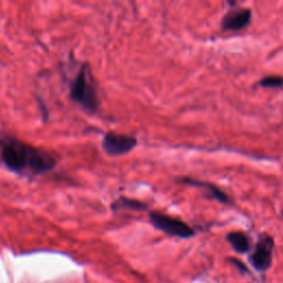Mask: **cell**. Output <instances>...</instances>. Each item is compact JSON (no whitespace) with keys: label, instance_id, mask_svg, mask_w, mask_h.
<instances>
[{"label":"cell","instance_id":"cell-1","mask_svg":"<svg viewBox=\"0 0 283 283\" xmlns=\"http://www.w3.org/2000/svg\"><path fill=\"white\" fill-rule=\"evenodd\" d=\"M2 158L10 171L19 175L35 176L51 171L57 160L52 155L13 137L0 138Z\"/></svg>","mask_w":283,"mask_h":283},{"label":"cell","instance_id":"cell-2","mask_svg":"<svg viewBox=\"0 0 283 283\" xmlns=\"http://www.w3.org/2000/svg\"><path fill=\"white\" fill-rule=\"evenodd\" d=\"M70 96L89 113H94L99 108L100 101L89 64H82L80 71L71 82Z\"/></svg>","mask_w":283,"mask_h":283},{"label":"cell","instance_id":"cell-3","mask_svg":"<svg viewBox=\"0 0 283 283\" xmlns=\"http://www.w3.org/2000/svg\"><path fill=\"white\" fill-rule=\"evenodd\" d=\"M149 220L155 228L170 234V236L183 239H188L195 236V230L188 224L180 219L174 218L172 216L158 212H152L149 214Z\"/></svg>","mask_w":283,"mask_h":283},{"label":"cell","instance_id":"cell-4","mask_svg":"<svg viewBox=\"0 0 283 283\" xmlns=\"http://www.w3.org/2000/svg\"><path fill=\"white\" fill-rule=\"evenodd\" d=\"M274 240L268 233H261L250 254L248 261L258 272H266L273 263Z\"/></svg>","mask_w":283,"mask_h":283},{"label":"cell","instance_id":"cell-5","mask_svg":"<svg viewBox=\"0 0 283 283\" xmlns=\"http://www.w3.org/2000/svg\"><path fill=\"white\" fill-rule=\"evenodd\" d=\"M137 145V140L133 136L116 134L110 132L105 134L102 147L105 150V153L111 156H122L130 153Z\"/></svg>","mask_w":283,"mask_h":283},{"label":"cell","instance_id":"cell-6","mask_svg":"<svg viewBox=\"0 0 283 283\" xmlns=\"http://www.w3.org/2000/svg\"><path fill=\"white\" fill-rule=\"evenodd\" d=\"M251 10L248 8L233 9L228 13L221 22L224 30H240L250 23Z\"/></svg>","mask_w":283,"mask_h":283},{"label":"cell","instance_id":"cell-7","mask_svg":"<svg viewBox=\"0 0 283 283\" xmlns=\"http://www.w3.org/2000/svg\"><path fill=\"white\" fill-rule=\"evenodd\" d=\"M185 184H189V185H194L197 186V187H201V188H206L207 191V197L209 198H214V199L218 200L222 204H229L230 203V198L228 197V195H226L224 191L221 189H219L217 186L209 184V183H205V182H199V180H194L190 178H184L183 180H180Z\"/></svg>","mask_w":283,"mask_h":283},{"label":"cell","instance_id":"cell-8","mask_svg":"<svg viewBox=\"0 0 283 283\" xmlns=\"http://www.w3.org/2000/svg\"><path fill=\"white\" fill-rule=\"evenodd\" d=\"M226 239L237 254L245 255L247 252H249L251 249L249 237L241 231H232L230 233H228Z\"/></svg>","mask_w":283,"mask_h":283},{"label":"cell","instance_id":"cell-9","mask_svg":"<svg viewBox=\"0 0 283 283\" xmlns=\"http://www.w3.org/2000/svg\"><path fill=\"white\" fill-rule=\"evenodd\" d=\"M126 207V208H132V209H137V210H142L145 209L146 206L141 201L137 200H133L130 199V198H125V197H121L113 205V208L115 207Z\"/></svg>","mask_w":283,"mask_h":283},{"label":"cell","instance_id":"cell-10","mask_svg":"<svg viewBox=\"0 0 283 283\" xmlns=\"http://www.w3.org/2000/svg\"><path fill=\"white\" fill-rule=\"evenodd\" d=\"M263 88H280L283 86V77L278 75H270L266 76L259 82Z\"/></svg>","mask_w":283,"mask_h":283},{"label":"cell","instance_id":"cell-11","mask_svg":"<svg viewBox=\"0 0 283 283\" xmlns=\"http://www.w3.org/2000/svg\"><path fill=\"white\" fill-rule=\"evenodd\" d=\"M229 262L232 263L234 267H236L240 272H241L242 274H247V273H249V269L248 267L246 266V264L242 262V261H240L238 260V259H234V258H230L229 259Z\"/></svg>","mask_w":283,"mask_h":283},{"label":"cell","instance_id":"cell-12","mask_svg":"<svg viewBox=\"0 0 283 283\" xmlns=\"http://www.w3.org/2000/svg\"><path fill=\"white\" fill-rule=\"evenodd\" d=\"M282 217H283V213H282Z\"/></svg>","mask_w":283,"mask_h":283}]
</instances>
